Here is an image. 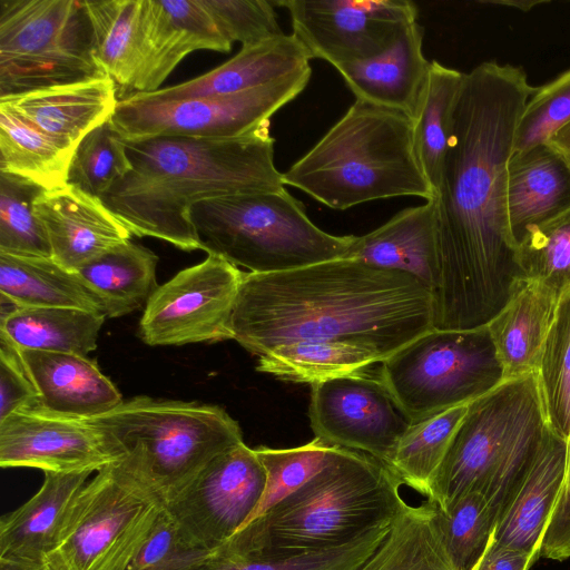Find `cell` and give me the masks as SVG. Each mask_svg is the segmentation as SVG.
<instances>
[{
  "mask_svg": "<svg viewBox=\"0 0 570 570\" xmlns=\"http://www.w3.org/2000/svg\"><path fill=\"white\" fill-rule=\"evenodd\" d=\"M535 88L521 67L485 61L465 72L434 202L438 284L432 326L487 325L521 277L508 214V168Z\"/></svg>",
  "mask_w": 570,
  "mask_h": 570,
  "instance_id": "6da1fadb",
  "label": "cell"
},
{
  "mask_svg": "<svg viewBox=\"0 0 570 570\" xmlns=\"http://www.w3.org/2000/svg\"><path fill=\"white\" fill-rule=\"evenodd\" d=\"M230 335L258 357L295 342H340L383 361L433 328L432 294L414 276L354 258L244 273Z\"/></svg>",
  "mask_w": 570,
  "mask_h": 570,
  "instance_id": "7a4b0ae2",
  "label": "cell"
},
{
  "mask_svg": "<svg viewBox=\"0 0 570 570\" xmlns=\"http://www.w3.org/2000/svg\"><path fill=\"white\" fill-rule=\"evenodd\" d=\"M125 141L131 165L101 197L131 235L202 249L190 220L198 202L284 188L269 125L242 137L163 136Z\"/></svg>",
  "mask_w": 570,
  "mask_h": 570,
  "instance_id": "3957f363",
  "label": "cell"
},
{
  "mask_svg": "<svg viewBox=\"0 0 570 570\" xmlns=\"http://www.w3.org/2000/svg\"><path fill=\"white\" fill-rule=\"evenodd\" d=\"M401 484L379 460L336 446L303 487L249 521L214 553L277 559L341 548L393 523L406 504Z\"/></svg>",
  "mask_w": 570,
  "mask_h": 570,
  "instance_id": "277c9868",
  "label": "cell"
},
{
  "mask_svg": "<svg viewBox=\"0 0 570 570\" xmlns=\"http://www.w3.org/2000/svg\"><path fill=\"white\" fill-rule=\"evenodd\" d=\"M295 187L328 208H347L384 198H434L406 114L357 100L285 173Z\"/></svg>",
  "mask_w": 570,
  "mask_h": 570,
  "instance_id": "5b68a950",
  "label": "cell"
},
{
  "mask_svg": "<svg viewBox=\"0 0 570 570\" xmlns=\"http://www.w3.org/2000/svg\"><path fill=\"white\" fill-rule=\"evenodd\" d=\"M547 428L538 373L502 381L469 403L428 500L445 509L475 490L499 522L522 487Z\"/></svg>",
  "mask_w": 570,
  "mask_h": 570,
  "instance_id": "8992f818",
  "label": "cell"
},
{
  "mask_svg": "<svg viewBox=\"0 0 570 570\" xmlns=\"http://www.w3.org/2000/svg\"><path fill=\"white\" fill-rule=\"evenodd\" d=\"M190 220L203 250L254 274L344 258L355 239L318 228L285 187L198 202Z\"/></svg>",
  "mask_w": 570,
  "mask_h": 570,
  "instance_id": "52a82bcc",
  "label": "cell"
},
{
  "mask_svg": "<svg viewBox=\"0 0 570 570\" xmlns=\"http://www.w3.org/2000/svg\"><path fill=\"white\" fill-rule=\"evenodd\" d=\"M120 458L130 456L169 499L215 458L243 443L240 426L218 405L136 396L87 419Z\"/></svg>",
  "mask_w": 570,
  "mask_h": 570,
  "instance_id": "ba28073f",
  "label": "cell"
},
{
  "mask_svg": "<svg viewBox=\"0 0 570 570\" xmlns=\"http://www.w3.org/2000/svg\"><path fill=\"white\" fill-rule=\"evenodd\" d=\"M166 513V500L128 455L89 480L73 499L47 570H127Z\"/></svg>",
  "mask_w": 570,
  "mask_h": 570,
  "instance_id": "9c48e42d",
  "label": "cell"
},
{
  "mask_svg": "<svg viewBox=\"0 0 570 570\" xmlns=\"http://www.w3.org/2000/svg\"><path fill=\"white\" fill-rule=\"evenodd\" d=\"M107 76L85 0H0V99Z\"/></svg>",
  "mask_w": 570,
  "mask_h": 570,
  "instance_id": "30bf717a",
  "label": "cell"
},
{
  "mask_svg": "<svg viewBox=\"0 0 570 570\" xmlns=\"http://www.w3.org/2000/svg\"><path fill=\"white\" fill-rule=\"evenodd\" d=\"M380 376L410 423L468 404L503 381L487 325L432 328L382 362Z\"/></svg>",
  "mask_w": 570,
  "mask_h": 570,
  "instance_id": "8fae6325",
  "label": "cell"
},
{
  "mask_svg": "<svg viewBox=\"0 0 570 570\" xmlns=\"http://www.w3.org/2000/svg\"><path fill=\"white\" fill-rule=\"evenodd\" d=\"M311 75L309 66L258 88L215 97L154 100L135 92L118 101L110 119L126 141L242 137L269 125L272 116L305 89Z\"/></svg>",
  "mask_w": 570,
  "mask_h": 570,
  "instance_id": "7c38bea8",
  "label": "cell"
},
{
  "mask_svg": "<svg viewBox=\"0 0 570 570\" xmlns=\"http://www.w3.org/2000/svg\"><path fill=\"white\" fill-rule=\"evenodd\" d=\"M244 272L208 254L179 271L153 293L139 321V336L150 346L232 340L230 317Z\"/></svg>",
  "mask_w": 570,
  "mask_h": 570,
  "instance_id": "4fadbf2b",
  "label": "cell"
},
{
  "mask_svg": "<svg viewBox=\"0 0 570 570\" xmlns=\"http://www.w3.org/2000/svg\"><path fill=\"white\" fill-rule=\"evenodd\" d=\"M265 485L264 465L243 442L215 458L166 511L189 543L215 552L247 522Z\"/></svg>",
  "mask_w": 570,
  "mask_h": 570,
  "instance_id": "5bb4252c",
  "label": "cell"
},
{
  "mask_svg": "<svg viewBox=\"0 0 570 570\" xmlns=\"http://www.w3.org/2000/svg\"><path fill=\"white\" fill-rule=\"evenodd\" d=\"M273 4L288 11L293 35L311 58L334 68L382 53L419 13L410 0H278Z\"/></svg>",
  "mask_w": 570,
  "mask_h": 570,
  "instance_id": "9a60e30c",
  "label": "cell"
},
{
  "mask_svg": "<svg viewBox=\"0 0 570 570\" xmlns=\"http://www.w3.org/2000/svg\"><path fill=\"white\" fill-rule=\"evenodd\" d=\"M308 416L316 438L368 454L386 466L411 424L380 374L363 372L312 385Z\"/></svg>",
  "mask_w": 570,
  "mask_h": 570,
  "instance_id": "2e32d148",
  "label": "cell"
},
{
  "mask_svg": "<svg viewBox=\"0 0 570 570\" xmlns=\"http://www.w3.org/2000/svg\"><path fill=\"white\" fill-rule=\"evenodd\" d=\"M120 459L87 419L27 407L0 420L1 468L98 472Z\"/></svg>",
  "mask_w": 570,
  "mask_h": 570,
  "instance_id": "e0dca14e",
  "label": "cell"
},
{
  "mask_svg": "<svg viewBox=\"0 0 570 570\" xmlns=\"http://www.w3.org/2000/svg\"><path fill=\"white\" fill-rule=\"evenodd\" d=\"M232 47L202 0H142L132 88L156 91L188 53Z\"/></svg>",
  "mask_w": 570,
  "mask_h": 570,
  "instance_id": "ac0fdd59",
  "label": "cell"
},
{
  "mask_svg": "<svg viewBox=\"0 0 570 570\" xmlns=\"http://www.w3.org/2000/svg\"><path fill=\"white\" fill-rule=\"evenodd\" d=\"M51 258L70 272L130 240L131 233L98 197L71 185L43 190L33 202Z\"/></svg>",
  "mask_w": 570,
  "mask_h": 570,
  "instance_id": "d6986e66",
  "label": "cell"
},
{
  "mask_svg": "<svg viewBox=\"0 0 570 570\" xmlns=\"http://www.w3.org/2000/svg\"><path fill=\"white\" fill-rule=\"evenodd\" d=\"M424 28L412 22L382 53L335 69L357 100L416 118L431 61L423 53Z\"/></svg>",
  "mask_w": 570,
  "mask_h": 570,
  "instance_id": "ffe728a7",
  "label": "cell"
},
{
  "mask_svg": "<svg viewBox=\"0 0 570 570\" xmlns=\"http://www.w3.org/2000/svg\"><path fill=\"white\" fill-rule=\"evenodd\" d=\"M17 351L38 393V402L32 407L90 419L124 402L115 384L87 356L29 348Z\"/></svg>",
  "mask_w": 570,
  "mask_h": 570,
  "instance_id": "44dd1931",
  "label": "cell"
},
{
  "mask_svg": "<svg viewBox=\"0 0 570 570\" xmlns=\"http://www.w3.org/2000/svg\"><path fill=\"white\" fill-rule=\"evenodd\" d=\"M561 293L542 281L518 277L488 322L503 381L538 373Z\"/></svg>",
  "mask_w": 570,
  "mask_h": 570,
  "instance_id": "7402d4cb",
  "label": "cell"
},
{
  "mask_svg": "<svg viewBox=\"0 0 570 570\" xmlns=\"http://www.w3.org/2000/svg\"><path fill=\"white\" fill-rule=\"evenodd\" d=\"M569 441L547 428L514 500L497 523L492 541L527 553L535 562L563 488Z\"/></svg>",
  "mask_w": 570,
  "mask_h": 570,
  "instance_id": "603a6c76",
  "label": "cell"
},
{
  "mask_svg": "<svg viewBox=\"0 0 570 570\" xmlns=\"http://www.w3.org/2000/svg\"><path fill=\"white\" fill-rule=\"evenodd\" d=\"M27 121L75 151L92 129L111 118L118 99L109 77L55 86L1 98Z\"/></svg>",
  "mask_w": 570,
  "mask_h": 570,
  "instance_id": "cb8c5ba5",
  "label": "cell"
},
{
  "mask_svg": "<svg viewBox=\"0 0 570 570\" xmlns=\"http://www.w3.org/2000/svg\"><path fill=\"white\" fill-rule=\"evenodd\" d=\"M311 55L292 33L249 46L217 68L179 85L138 92L154 100L232 95L286 78L309 67Z\"/></svg>",
  "mask_w": 570,
  "mask_h": 570,
  "instance_id": "d4e9b609",
  "label": "cell"
},
{
  "mask_svg": "<svg viewBox=\"0 0 570 570\" xmlns=\"http://www.w3.org/2000/svg\"><path fill=\"white\" fill-rule=\"evenodd\" d=\"M344 258L407 273L432 292L439 276L438 217L433 199L396 213L355 239Z\"/></svg>",
  "mask_w": 570,
  "mask_h": 570,
  "instance_id": "484cf974",
  "label": "cell"
},
{
  "mask_svg": "<svg viewBox=\"0 0 570 570\" xmlns=\"http://www.w3.org/2000/svg\"><path fill=\"white\" fill-rule=\"evenodd\" d=\"M92 472H45L39 490L0 520V559L43 564L73 499Z\"/></svg>",
  "mask_w": 570,
  "mask_h": 570,
  "instance_id": "4316f807",
  "label": "cell"
},
{
  "mask_svg": "<svg viewBox=\"0 0 570 570\" xmlns=\"http://www.w3.org/2000/svg\"><path fill=\"white\" fill-rule=\"evenodd\" d=\"M570 209V166L548 144L512 155L508 168V214L518 240L531 228Z\"/></svg>",
  "mask_w": 570,
  "mask_h": 570,
  "instance_id": "83f0119b",
  "label": "cell"
},
{
  "mask_svg": "<svg viewBox=\"0 0 570 570\" xmlns=\"http://www.w3.org/2000/svg\"><path fill=\"white\" fill-rule=\"evenodd\" d=\"M0 316V338L16 348L83 356L97 348L106 318L75 307H14Z\"/></svg>",
  "mask_w": 570,
  "mask_h": 570,
  "instance_id": "f1b7e54d",
  "label": "cell"
},
{
  "mask_svg": "<svg viewBox=\"0 0 570 570\" xmlns=\"http://www.w3.org/2000/svg\"><path fill=\"white\" fill-rule=\"evenodd\" d=\"M157 255L122 243L73 272L101 302L105 315L120 317L146 305L157 289Z\"/></svg>",
  "mask_w": 570,
  "mask_h": 570,
  "instance_id": "f546056e",
  "label": "cell"
},
{
  "mask_svg": "<svg viewBox=\"0 0 570 570\" xmlns=\"http://www.w3.org/2000/svg\"><path fill=\"white\" fill-rule=\"evenodd\" d=\"M0 296L17 307H75L105 315L100 299L52 258L0 252Z\"/></svg>",
  "mask_w": 570,
  "mask_h": 570,
  "instance_id": "4dcf8cb0",
  "label": "cell"
},
{
  "mask_svg": "<svg viewBox=\"0 0 570 570\" xmlns=\"http://www.w3.org/2000/svg\"><path fill=\"white\" fill-rule=\"evenodd\" d=\"M72 155V150L0 101V173L22 177L51 190L67 184Z\"/></svg>",
  "mask_w": 570,
  "mask_h": 570,
  "instance_id": "1f68e13d",
  "label": "cell"
},
{
  "mask_svg": "<svg viewBox=\"0 0 570 570\" xmlns=\"http://www.w3.org/2000/svg\"><path fill=\"white\" fill-rule=\"evenodd\" d=\"M382 362L377 354L357 345L305 341L279 345L259 356L256 370L279 380L314 385Z\"/></svg>",
  "mask_w": 570,
  "mask_h": 570,
  "instance_id": "d6a6232c",
  "label": "cell"
},
{
  "mask_svg": "<svg viewBox=\"0 0 570 570\" xmlns=\"http://www.w3.org/2000/svg\"><path fill=\"white\" fill-rule=\"evenodd\" d=\"M356 570H452L441 544L435 503H406L383 542Z\"/></svg>",
  "mask_w": 570,
  "mask_h": 570,
  "instance_id": "836d02e7",
  "label": "cell"
},
{
  "mask_svg": "<svg viewBox=\"0 0 570 570\" xmlns=\"http://www.w3.org/2000/svg\"><path fill=\"white\" fill-rule=\"evenodd\" d=\"M465 72L432 60L419 112L414 119L416 153L434 196L451 136L454 105Z\"/></svg>",
  "mask_w": 570,
  "mask_h": 570,
  "instance_id": "e575fe53",
  "label": "cell"
},
{
  "mask_svg": "<svg viewBox=\"0 0 570 570\" xmlns=\"http://www.w3.org/2000/svg\"><path fill=\"white\" fill-rule=\"evenodd\" d=\"M142 0H85L95 57L105 72L121 87L132 88Z\"/></svg>",
  "mask_w": 570,
  "mask_h": 570,
  "instance_id": "d590c367",
  "label": "cell"
},
{
  "mask_svg": "<svg viewBox=\"0 0 570 570\" xmlns=\"http://www.w3.org/2000/svg\"><path fill=\"white\" fill-rule=\"evenodd\" d=\"M468 407L469 403L458 405L410 424L387 466L402 484L429 495L432 480Z\"/></svg>",
  "mask_w": 570,
  "mask_h": 570,
  "instance_id": "8d00e7d4",
  "label": "cell"
},
{
  "mask_svg": "<svg viewBox=\"0 0 570 570\" xmlns=\"http://www.w3.org/2000/svg\"><path fill=\"white\" fill-rule=\"evenodd\" d=\"M435 522L452 570H474L492 541L498 519L484 495L470 490L445 509L435 504Z\"/></svg>",
  "mask_w": 570,
  "mask_h": 570,
  "instance_id": "74e56055",
  "label": "cell"
},
{
  "mask_svg": "<svg viewBox=\"0 0 570 570\" xmlns=\"http://www.w3.org/2000/svg\"><path fill=\"white\" fill-rule=\"evenodd\" d=\"M539 385L547 426L554 434L570 439V287L559 299L548 333L540 367Z\"/></svg>",
  "mask_w": 570,
  "mask_h": 570,
  "instance_id": "f35d334b",
  "label": "cell"
},
{
  "mask_svg": "<svg viewBox=\"0 0 570 570\" xmlns=\"http://www.w3.org/2000/svg\"><path fill=\"white\" fill-rule=\"evenodd\" d=\"M45 189L19 176L0 173V252L51 258L47 234L33 202Z\"/></svg>",
  "mask_w": 570,
  "mask_h": 570,
  "instance_id": "ab89813d",
  "label": "cell"
},
{
  "mask_svg": "<svg viewBox=\"0 0 570 570\" xmlns=\"http://www.w3.org/2000/svg\"><path fill=\"white\" fill-rule=\"evenodd\" d=\"M130 169L125 141L108 119L89 131L76 147L67 184L100 198Z\"/></svg>",
  "mask_w": 570,
  "mask_h": 570,
  "instance_id": "60d3db41",
  "label": "cell"
},
{
  "mask_svg": "<svg viewBox=\"0 0 570 570\" xmlns=\"http://www.w3.org/2000/svg\"><path fill=\"white\" fill-rule=\"evenodd\" d=\"M335 448L316 436L292 449L256 448L266 471V485L258 505L245 524L303 487L328 462Z\"/></svg>",
  "mask_w": 570,
  "mask_h": 570,
  "instance_id": "b9f144b4",
  "label": "cell"
},
{
  "mask_svg": "<svg viewBox=\"0 0 570 570\" xmlns=\"http://www.w3.org/2000/svg\"><path fill=\"white\" fill-rule=\"evenodd\" d=\"M518 265L521 277L542 281L561 294L570 287V209L518 240Z\"/></svg>",
  "mask_w": 570,
  "mask_h": 570,
  "instance_id": "7bdbcfd3",
  "label": "cell"
},
{
  "mask_svg": "<svg viewBox=\"0 0 570 570\" xmlns=\"http://www.w3.org/2000/svg\"><path fill=\"white\" fill-rule=\"evenodd\" d=\"M390 525L377 528L341 548L287 558L214 557L197 570H356L387 535Z\"/></svg>",
  "mask_w": 570,
  "mask_h": 570,
  "instance_id": "ee69618b",
  "label": "cell"
},
{
  "mask_svg": "<svg viewBox=\"0 0 570 570\" xmlns=\"http://www.w3.org/2000/svg\"><path fill=\"white\" fill-rule=\"evenodd\" d=\"M570 122V69L535 88L519 121L513 155L546 144Z\"/></svg>",
  "mask_w": 570,
  "mask_h": 570,
  "instance_id": "f6af8a7d",
  "label": "cell"
},
{
  "mask_svg": "<svg viewBox=\"0 0 570 570\" xmlns=\"http://www.w3.org/2000/svg\"><path fill=\"white\" fill-rule=\"evenodd\" d=\"M202 3L232 43L238 41L242 47H249L284 35L273 1L202 0Z\"/></svg>",
  "mask_w": 570,
  "mask_h": 570,
  "instance_id": "bcb514c9",
  "label": "cell"
},
{
  "mask_svg": "<svg viewBox=\"0 0 570 570\" xmlns=\"http://www.w3.org/2000/svg\"><path fill=\"white\" fill-rule=\"evenodd\" d=\"M214 552L189 543L167 511L127 570H197Z\"/></svg>",
  "mask_w": 570,
  "mask_h": 570,
  "instance_id": "7dc6e473",
  "label": "cell"
},
{
  "mask_svg": "<svg viewBox=\"0 0 570 570\" xmlns=\"http://www.w3.org/2000/svg\"><path fill=\"white\" fill-rule=\"evenodd\" d=\"M38 402V393L30 381L16 347L0 338V420Z\"/></svg>",
  "mask_w": 570,
  "mask_h": 570,
  "instance_id": "c3c4849f",
  "label": "cell"
},
{
  "mask_svg": "<svg viewBox=\"0 0 570 570\" xmlns=\"http://www.w3.org/2000/svg\"><path fill=\"white\" fill-rule=\"evenodd\" d=\"M539 557L558 561L570 557V439L563 488L543 535Z\"/></svg>",
  "mask_w": 570,
  "mask_h": 570,
  "instance_id": "681fc988",
  "label": "cell"
},
{
  "mask_svg": "<svg viewBox=\"0 0 570 570\" xmlns=\"http://www.w3.org/2000/svg\"><path fill=\"white\" fill-rule=\"evenodd\" d=\"M533 563L527 553L491 541L474 570H529Z\"/></svg>",
  "mask_w": 570,
  "mask_h": 570,
  "instance_id": "f907efd6",
  "label": "cell"
},
{
  "mask_svg": "<svg viewBox=\"0 0 570 570\" xmlns=\"http://www.w3.org/2000/svg\"><path fill=\"white\" fill-rule=\"evenodd\" d=\"M570 166V122L552 135L547 142Z\"/></svg>",
  "mask_w": 570,
  "mask_h": 570,
  "instance_id": "816d5d0a",
  "label": "cell"
},
{
  "mask_svg": "<svg viewBox=\"0 0 570 570\" xmlns=\"http://www.w3.org/2000/svg\"><path fill=\"white\" fill-rule=\"evenodd\" d=\"M485 4L504 6L518 9L522 12H528L537 6L544 4L548 1L544 0H483L479 1Z\"/></svg>",
  "mask_w": 570,
  "mask_h": 570,
  "instance_id": "f5cc1de1",
  "label": "cell"
},
{
  "mask_svg": "<svg viewBox=\"0 0 570 570\" xmlns=\"http://www.w3.org/2000/svg\"><path fill=\"white\" fill-rule=\"evenodd\" d=\"M0 570H47L43 564L14 562L0 559Z\"/></svg>",
  "mask_w": 570,
  "mask_h": 570,
  "instance_id": "db71d44e",
  "label": "cell"
}]
</instances>
